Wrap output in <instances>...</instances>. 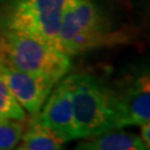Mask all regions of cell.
I'll use <instances>...</instances> for the list:
<instances>
[{
  "instance_id": "3",
  "label": "cell",
  "mask_w": 150,
  "mask_h": 150,
  "mask_svg": "<svg viewBox=\"0 0 150 150\" xmlns=\"http://www.w3.org/2000/svg\"><path fill=\"white\" fill-rule=\"evenodd\" d=\"M0 50L16 68L57 85L71 68L70 57L30 35L1 31Z\"/></svg>"
},
{
  "instance_id": "10",
  "label": "cell",
  "mask_w": 150,
  "mask_h": 150,
  "mask_svg": "<svg viewBox=\"0 0 150 150\" xmlns=\"http://www.w3.org/2000/svg\"><path fill=\"white\" fill-rule=\"evenodd\" d=\"M21 121L0 118V150H11L19 144L26 127Z\"/></svg>"
},
{
  "instance_id": "11",
  "label": "cell",
  "mask_w": 150,
  "mask_h": 150,
  "mask_svg": "<svg viewBox=\"0 0 150 150\" xmlns=\"http://www.w3.org/2000/svg\"><path fill=\"white\" fill-rule=\"evenodd\" d=\"M0 118L25 120L27 118L26 111L12 96L5 80L0 76Z\"/></svg>"
},
{
  "instance_id": "6",
  "label": "cell",
  "mask_w": 150,
  "mask_h": 150,
  "mask_svg": "<svg viewBox=\"0 0 150 150\" xmlns=\"http://www.w3.org/2000/svg\"><path fill=\"white\" fill-rule=\"evenodd\" d=\"M33 118L62 142L77 139L68 77L62 78L56 88L51 90L40 111L33 116Z\"/></svg>"
},
{
  "instance_id": "13",
  "label": "cell",
  "mask_w": 150,
  "mask_h": 150,
  "mask_svg": "<svg viewBox=\"0 0 150 150\" xmlns=\"http://www.w3.org/2000/svg\"><path fill=\"white\" fill-rule=\"evenodd\" d=\"M12 150V149H11ZM15 150H23V148H22V147H18V148H17V149H15Z\"/></svg>"
},
{
  "instance_id": "7",
  "label": "cell",
  "mask_w": 150,
  "mask_h": 150,
  "mask_svg": "<svg viewBox=\"0 0 150 150\" xmlns=\"http://www.w3.org/2000/svg\"><path fill=\"white\" fill-rule=\"evenodd\" d=\"M123 127L141 126L150 120L149 75L142 72L110 87Z\"/></svg>"
},
{
  "instance_id": "9",
  "label": "cell",
  "mask_w": 150,
  "mask_h": 150,
  "mask_svg": "<svg viewBox=\"0 0 150 150\" xmlns=\"http://www.w3.org/2000/svg\"><path fill=\"white\" fill-rule=\"evenodd\" d=\"M23 150H64V142L32 118L21 137Z\"/></svg>"
},
{
  "instance_id": "12",
  "label": "cell",
  "mask_w": 150,
  "mask_h": 150,
  "mask_svg": "<svg viewBox=\"0 0 150 150\" xmlns=\"http://www.w3.org/2000/svg\"><path fill=\"white\" fill-rule=\"evenodd\" d=\"M140 136H141V141L144 142V145L147 149L149 150L150 147V125L149 122H146L141 125L140 129Z\"/></svg>"
},
{
  "instance_id": "2",
  "label": "cell",
  "mask_w": 150,
  "mask_h": 150,
  "mask_svg": "<svg viewBox=\"0 0 150 150\" xmlns=\"http://www.w3.org/2000/svg\"><path fill=\"white\" fill-rule=\"evenodd\" d=\"M77 139L123 128L111 88L88 74L68 76Z\"/></svg>"
},
{
  "instance_id": "5",
  "label": "cell",
  "mask_w": 150,
  "mask_h": 150,
  "mask_svg": "<svg viewBox=\"0 0 150 150\" xmlns=\"http://www.w3.org/2000/svg\"><path fill=\"white\" fill-rule=\"evenodd\" d=\"M0 76L23 110L36 116L56 86L42 77L16 68L0 50Z\"/></svg>"
},
{
  "instance_id": "4",
  "label": "cell",
  "mask_w": 150,
  "mask_h": 150,
  "mask_svg": "<svg viewBox=\"0 0 150 150\" xmlns=\"http://www.w3.org/2000/svg\"><path fill=\"white\" fill-rule=\"evenodd\" d=\"M67 0H9L0 10V30L39 38L56 47Z\"/></svg>"
},
{
  "instance_id": "1",
  "label": "cell",
  "mask_w": 150,
  "mask_h": 150,
  "mask_svg": "<svg viewBox=\"0 0 150 150\" xmlns=\"http://www.w3.org/2000/svg\"><path fill=\"white\" fill-rule=\"evenodd\" d=\"M95 0H67L56 48L67 56H77L90 50L122 41Z\"/></svg>"
},
{
  "instance_id": "8",
  "label": "cell",
  "mask_w": 150,
  "mask_h": 150,
  "mask_svg": "<svg viewBox=\"0 0 150 150\" xmlns=\"http://www.w3.org/2000/svg\"><path fill=\"white\" fill-rule=\"evenodd\" d=\"M74 150H148L137 134L126 131H108L89 137Z\"/></svg>"
}]
</instances>
